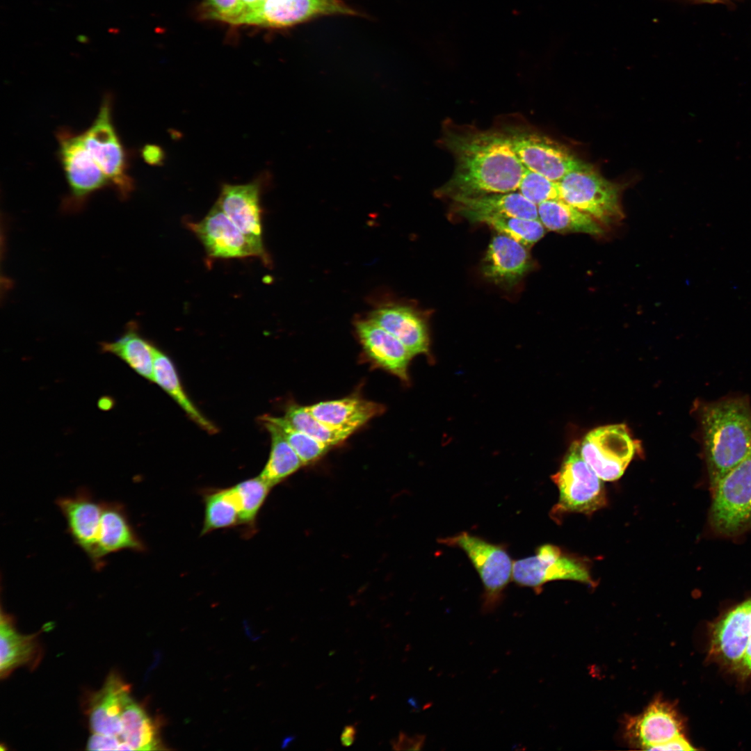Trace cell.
I'll return each instance as SVG.
<instances>
[{
  "label": "cell",
  "mask_w": 751,
  "mask_h": 751,
  "mask_svg": "<svg viewBox=\"0 0 751 751\" xmlns=\"http://www.w3.org/2000/svg\"><path fill=\"white\" fill-rule=\"evenodd\" d=\"M560 198L583 211L604 227L624 218L620 188L588 165L571 171L559 181Z\"/></svg>",
  "instance_id": "obj_6"
},
{
  "label": "cell",
  "mask_w": 751,
  "mask_h": 751,
  "mask_svg": "<svg viewBox=\"0 0 751 751\" xmlns=\"http://www.w3.org/2000/svg\"><path fill=\"white\" fill-rule=\"evenodd\" d=\"M369 319L398 339L414 357L429 355V337L426 325L412 308L387 305L373 311Z\"/></svg>",
  "instance_id": "obj_20"
},
{
  "label": "cell",
  "mask_w": 751,
  "mask_h": 751,
  "mask_svg": "<svg viewBox=\"0 0 751 751\" xmlns=\"http://www.w3.org/2000/svg\"><path fill=\"white\" fill-rule=\"evenodd\" d=\"M442 140L455 165L439 195L453 199L518 190L525 167L504 132L452 128Z\"/></svg>",
  "instance_id": "obj_1"
},
{
  "label": "cell",
  "mask_w": 751,
  "mask_h": 751,
  "mask_svg": "<svg viewBox=\"0 0 751 751\" xmlns=\"http://www.w3.org/2000/svg\"><path fill=\"white\" fill-rule=\"evenodd\" d=\"M271 486L259 475L229 487L238 509L240 524L254 526Z\"/></svg>",
  "instance_id": "obj_32"
},
{
  "label": "cell",
  "mask_w": 751,
  "mask_h": 751,
  "mask_svg": "<svg viewBox=\"0 0 751 751\" xmlns=\"http://www.w3.org/2000/svg\"><path fill=\"white\" fill-rule=\"evenodd\" d=\"M56 503L65 520L68 534L92 563L96 553L103 501L95 499L88 490L82 489L73 495L59 497Z\"/></svg>",
  "instance_id": "obj_14"
},
{
  "label": "cell",
  "mask_w": 751,
  "mask_h": 751,
  "mask_svg": "<svg viewBox=\"0 0 751 751\" xmlns=\"http://www.w3.org/2000/svg\"><path fill=\"white\" fill-rule=\"evenodd\" d=\"M457 211L469 221L479 216L505 215L526 219H538L537 205L519 192L496 193L474 197L452 199Z\"/></svg>",
  "instance_id": "obj_24"
},
{
  "label": "cell",
  "mask_w": 751,
  "mask_h": 751,
  "mask_svg": "<svg viewBox=\"0 0 751 751\" xmlns=\"http://www.w3.org/2000/svg\"><path fill=\"white\" fill-rule=\"evenodd\" d=\"M698 417L711 487L751 451V405L745 396L700 403Z\"/></svg>",
  "instance_id": "obj_2"
},
{
  "label": "cell",
  "mask_w": 751,
  "mask_h": 751,
  "mask_svg": "<svg viewBox=\"0 0 751 751\" xmlns=\"http://www.w3.org/2000/svg\"><path fill=\"white\" fill-rule=\"evenodd\" d=\"M357 729L355 725H348L344 727L341 734V743L344 747L350 746L356 738Z\"/></svg>",
  "instance_id": "obj_41"
},
{
  "label": "cell",
  "mask_w": 751,
  "mask_h": 751,
  "mask_svg": "<svg viewBox=\"0 0 751 751\" xmlns=\"http://www.w3.org/2000/svg\"><path fill=\"white\" fill-rule=\"evenodd\" d=\"M101 350L113 354L135 372L153 382L154 360L156 347L145 339L134 322H129L124 332L112 341L100 343Z\"/></svg>",
  "instance_id": "obj_25"
},
{
  "label": "cell",
  "mask_w": 751,
  "mask_h": 751,
  "mask_svg": "<svg viewBox=\"0 0 751 751\" xmlns=\"http://www.w3.org/2000/svg\"><path fill=\"white\" fill-rule=\"evenodd\" d=\"M293 426L329 446L344 442L354 432L331 427L311 414L305 406L290 403L284 417Z\"/></svg>",
  "instance_id": "obj_34"
},
{
  "label": "cell",
  "mask_w": 751,
  "mask_h": 751,
  "mask_svg": "<svg viewBox=\"0 0 751 751\" xmlns=\"http://www.w3.org/2000/svg\"><path fill=\"white\" fill-rule=\"evenodd\" d=\"M518 190L525 198L536 205L547 200L560 198L558 181H554L526 168Z\"/></svg>",
  "instance_id": "obj_36"
},
{
  "label": "cell",
  "mask_w": 751,
  "mask_h": 751,
  "mask_svg": "<svg viewBox=\"0 0 751 751\" xmlns=\"http://www.w3.org/2000/svg\"><path fill=\"white\" fill-rule=\"evenodd\" d=\"M244 10L243 16L260 6L262 0H239ZM243 18V17H242Z\"/></svg>",
  "instance_id": "obj_45"
},
{
  "label": "cell",
  "mask_w": 751,
  "mask_h": 751,
  "mask_svg": "<svg viewBox=\"0 0 751 751\" xmlns=\"http://www.w3.org/2000/svg\"><path fill=\"white\" fill-rule=\"evenodd\" d=\"M503 132L525 168L554 181L588 165L563 145L528 128L510 127Z\"/></svg>",
  "instance_id": "obj_9"
},
{
  "label": "cell",
  "mask_w": 751,
  "mask_h": 751,
  "mask_svg": "<svg viewBox=\"0 0 751 751\" xmlns=\"http://www.w3.org/2000/svg\"><path fill=\"white\" fill-rule=\"evenodd\" d=\"M529 267L530 258L525 245L503 234L492 238L483 265V273L487 278L498 284L512 285L522 277Z\"/></svg>",
  "instance_id": "obj_21"
},
{
  "label": "cell",
  "mask_w": 751,
  "mask_h": 751,
  "mask_svg": "<svg viewBox=\"0 0 751 751\" xmlns=\"http://www.w3.org/2000/svg\"><path fill=\"white\" fill-rule=\"evenodd\" d=\"M153 382L168 394L201 428L209 433L217 432L214 424L200 412L186 394L170 357L158 348L154 355Z\"/></svg>",
  "instance_id": "obj_28"
},
{
  "label": "cell",
  "mask_w": 751,
  "mask_h": 751,
  "mask_svg": "<svg viewBox=\"0 0 751 751\" xmlns=\"http://www.w3.org/2000/svg\"><path fill=\"white\" fill-rule=\"evenodd\" d=\"M131 699L129 686L116 673H111L90 702L89 724L93 733L120 736L122 714Z\"/></svg>",
  "instance_id": "obj_19"
},
{
  "label": "cell",
  "mask_w": 751,
  "mask_h": 751,
  "mask_svg": "<svg viewBox=\"0 0 751 751\" xmlns=\"http://www.w3.org/2000/svg\"><path fill=\"white\" fill-rule=\"evenodd\" d=\"M748 600L727 613L712 629L711 652L724 662L738 666L750 633Z\"/></svg>",
  "instance_id": "obj_23"
},
{
  "label": "cell",
  "mask_w": 751,
  "mask_h": 751,
  "mask_svg": "<svg viewBox=\"0 0 751 751\" xmlns=\"http://www.w3.org/2000/svg\"><path fill=\"white\" fill-rule=\"evenodd\" d=\"M262 421L270 433L271 447L267 462L259 476L273 487L295 473L304 464L278 427L270 421Z\"/></svg>",
  "instance_id": "obj_30"
},
{
  "label": "cell",
  "mask_w": 751,
  "mask_h": 751,
  "mask_svg": "<svg viewBox=\"0 0 751 751\" xmlns=\"http://www.w3.org/2000/svg\"><path fill=\"white\" fill-rule=\"evenodd\" d=\"M328 15L356 13L341 0H264L246 13L240 24L284 28Z\"/></svg>",
  "instance_id": "obj_13"
},
{
  "label": "cell",
  "mask_w": 751,
  "mask_h": 751,
  "mask_svg": "<svg viewBox=\"0 0 751 751\" xmlns=\"http://www.w3.org/2000/svg\"><path fill=\"white\" fill-rule=\"evenodd\" d=\"M637 446L625 425L613 424L590 431L579 444V451L602 481H613L623 475Z\"/></svg>",
  "instance_id": "obj_11"
},
{
  "label": "cell",
  "mask_w": 751,
  "mask_h": 751,
  "mask_svg": "<svg viewBox=\"0 0 751 751\" xmlns=\"http://www.w3.org/2000/svg\"><path fill=\"white\" fill-rule=\"evenodd\" d=\"M736 668L745 673L751 672V636L750 637L743 656Z\"/></svg>",
  "instance_id": "obj_42"
},
{
  "label": "cell",
  "mask_w": 751,
  "mask_h": 751,
  "mask_svg": "<svg viewBox=\"0 0 751 751\" xmlns=\"http://www.w3.org/2000/svg\"><path fill=\"white\" fill-rule=\"evenodd\" d=\"M122 741L119 736L93 733L89 738L88 750H120Z\"/></svg>",
  "instance_id": "obj_38"
},
{
  "label": "cell",
  "mask_w": 751,
  "mask_h": 751,
  "mask_svg": "<svg viewBox=\"0 0 751 751\" xmlns=\"http://www.w3.org/2000/svg\"><path fill=\"white\" fill-rule=\"evenodd\" d=\"M551 480L559 490L558 502L551 512L556 521L569 512L590 515L606 505L603 481L582 458L579 444L571 446Z\"/></svg>",
  "instance_id": "obj_3"
},
{
  "label": "cell",
  "mask_w": 751,
  "mask_h": 751,
  "mask_svg": "<svg viewBox=\"0 0 751 751\" xmlns=\"http://www.w3.org/2000/svg\"><path fill=\"white\" fill-rule=\"evenodd\" d=\"M439 543L464 551L478 572L484 586L483 611L495 610L512 579L513 562L502 544L490 543L467 532L440 538Z\"/></svg>",
  "instance_id": "obj_7"
},
{
  "label": "cell",
  "mask_w": 751,
  "mask_h": 751,
  "mask_svg": "<svg viewBox=\"0 0 751 751\" xmlns=\"http://www.w3.org/2000/svg\"><path fill=\"white\" fill-rule=\"evenodd\" d=\"M424 741L425 736L423 735L410 736L401 732L397 738L391 741V744L393 750H417L422 748Z\"/></svg>",
  "instance_id": "obj_39"
},
{
  "label": "cell",
  "mask_w": 751,
  "mask_h": 751,
  "mask_svg": "<svg viewBox=\"0 0 751 751\" xmlns=\"http://www.w3.org/2000/svg\"><path fill=\"white\" fill-rule=\"evenodd\" d=\"M537 208L538 219L549 230L593 236H601L605 232V227L595 218L561 198L542 202Z\"/></svg>",
  "instance_id": "obj_26"
},
{
  "label": "cell",
  "mask_w": 751,
  "mask_h": 751,
  "mask_svg": "<svg viewBox=\"0 0 751 751\" xmlns=\"http://www.w3.org/2000/svg\"><path fill=\"white\" fill-rule=\"evenodd\" d=\"M204 516L201 535L240 524L239 515L229 487L211 490L203 496Z\"/></svg>",
  "instance_id": "obj_31"
},
{
  "label": "cell",
  "mask_w": 751,
  "mask_h": 751,
  "mask_svg": "<svg viewBox=\"0 0 751 751\" xmlns=\"http://www.w3.org/2000/svg\"><path fill=\"white\" fill-rule=\"evenodd\" d=\"M81 136L87 150L111 186L121 199H127L134 188V182L128 173L126 151L113 124L110 95L104 97L95 120Z\"/></svg>",
  "instance_id": "obj_5"
},
{
  "label": "cell",
  "mask_w": 751,
  "mask_h": 751,
  "mask_svg": "<svg viewBox=\"0 0 751 751\" xmlns=\"http://www.w3.org/2000/svg\"><path fill=\"white\" fill-rule=\"evenodd\" d=\"M56 137L60 161L70 188L63 207L67 211H77L90 195L111 184L87 150L81 134L62 128Z\"/></svg>",
  "instance_id": "obj_8"
},
{
  "label": "cell",
  "mask_w": 751,
  "mask_h": 751,
  "mask_svg": "<svg viewBox=\"0 0 751 751\" xmlns=\"http://www.w3.org/2000/svg\"><path fill=\"white\" fill-rule=\"evenodd\" d=\"M627 735L636 746L660 750L667 743L684 736L681 722L672 706L663 701L652 703L641 714L631 718Z\"/></svg>",
  "instance_id": "obj_17"
},
{
  "label": "cell",
  "mask_w": 751,
  "mask_h": 751,
  "mask_svg": "<svg viewBox=\"0 0 751 751\" xmlns=\"http://www.w3.org/2000/svg\"><path fill=\"white\" fill-rule=\"evenodd\" d=\"M667 1L675 2L686 5H698V4H713L720 2H723L725 0H665Z\"/></svg>",
  "instance_id": "obj_44"
},
{
  "label": "cell",
  "mask_w": 751,
  "mask_h": 751,
  "mask_svg": "<svg viewBox=\"0 0 751 751\" xmlns=\"http://www.w3.org/2000/svg\"><path fill=\"white\" fill-rule=\"evenodd\" d=\"M261 184L257 180L245 184H223L216 203L245 235L262 241Z\"/></svg>",
  "instance_id": "obj_18"
},
{
  "label": "cell",
  "mask_w": 751,
  "mask_h": 751,
  "mask_svg": "<svg viewBox=\"0 0 751 751\" xmlns=\"http://www.w3.org/2000/svg\"><path fill=\"white\" fill-rule=\"evenodd\" d=\"M142 155L146 162L154 165H161L165 158L163 150L155 145H145L143 149Z\"/></svg>",
  "instance_id": "obj_40"
},
{
  "label": "cell",
  "mask_w": 751,
  "mask_h": 751,
  "mask_svg": "<svg viewBox=\"0 0 751 751\" xmlns=\"http://www.w3.org/2000/svg\"><path fill=\"white\" fill-rule=\"evenodd\" d=\"M470 221L485 223L499 234H505L525 246L535 243L545 234V227L539 219H526L505 215H484L476 216Z\"/></svg>",
  "instance_id": "obj_33"
},
{
  "label": "cell",
  "mask_w": 751,
  "mask_h": 751,
  "mask_svg": "<svg viewBox=\"0 0 751 751\" xmlns=\"http://www.w3.org/2000/svg\"><path fill=\"white\" fill-rule=\"evenodd\" d=\"M713 529L734 535L751 527V451L711 488Z\"/></svg>",
  "instance_id": "obj_4"
},
{
  "label": "cell",
  "mask_w": 751,
  "mask_h": 751,
  "mask_svg": "<svg viewBox=\"0 0 751 751\" xmlns=\"http://www.w3.org/2000/svg\"><path fill=\"white\" fill-rule=\"evenodd\" d=\"M142 539L133 527L124 506L117 501H103L95 558L91 563L96 570L106 565L111 554L129 550L145 551Z\"/></svg>",
  "instance_id": "obj_16"
},
{
  "label": "cell",
  "mask_w": 751,
  "mask_h": 751,
  "mask_svg": "<svg viewBox=\"0 0 751 751\" xmlns=\"http://www.w3.org/2000/svg\"><path fill=\"white\" fill-rule=\"evenodd\" d=\"M189 229L213 258L231 259L266 256L262 241L243 234L216 203L200 221L188 223Z\"/></svg>",
  "instance_id": "obj_12"
},
{
  "label": "cell",
  "mask_w": 751,
  "mask_h": 751,
  "mask_svg": "<svg viewBox=\"0 0 751 751\" xmlns=\"http://www.w3.org/2000/svg\"><path fill=\"white\" fill-rule=\"evenodd\" d=\"M115 405L114 400L108 396H102L97 402L98 407L103 411H108L111 410Z\"/></svg>",
  "instance_id": "obj_43"
},
{
  "label": "cell",
  "mask_w": 751,
  "mask_h": 751,
  "mask_svg": "<svg viewBox=\"0 0 751 751\" xmlns=\"http://www.w3.org/2000/svg\"><path fill=\"white\" fill-rule=\"evenodd\" d=\"M122 732L120 738L131 750H155L161 749L157 722L132 698L122 714Z\"/></svg>",
  "instance_id": "obj_29"
},
{
  "label": "cell",
  "mask_w": 751,
  "mask_h": 751,
  "mask_svg": "<svg viewBox=\"0 0 751 751\" xmlns=\"http://www.w3.org/2000/svg\"><path fill=\"white\" fill-rule=\"evenodd\" d=\"M37 634L24 635L14 627L11 617L1 612L0 621V673L1 678L28 664L38 652Z\"/></svg>",
  "instance_id": "obj_27"
},
{
  "label": "cell",
  "mask_w": 751,
  "mask_h": 751,
  "mask_svg": "<svg viewBox=\"0 0 751 751\" xmlns=\"http://www.w3.org/2000/svg\"><path fill=\"white\" fill-rule=\"evenodd\" d=\"M206 16L232 24H240L244 10L239 0H207Z\"/></svg>",
  "instance_id": "obj_37"
},
{
  "label": "cell",
  "mask_w": 751,
  "mask_h": 751,
  "mask_svg": "<svg viewBox=\"0 0 751 751\" xmlns=\"http://www.w3.org/2000/svg\"><path fill=\"white\" fill-rule=\"evenodd\" d=\"M355 330L365 357L374 366L409 381L408 367L414 356L398 339L369 318L357 321Z\"/></svg>",
  "instance_id": "obj_15"
},
{
  "label": "cell",
  "mask_w": 751,
  "mask_h": 751,
  "mask_svg": "<svg viewBox=\"0 0 751 751\" xmlns=\"http://www.w3.org/2000/svg\"><path fill=\"white\" fill-rule=\"evenodd\" d=\"M261 420L274 423L280 430L287 442L298 454L304 465L312 463L328 452L330 446L317 441L293 426L284 417L264 416Z\"/></svg>",
  "instance_id": "obj_35"
},
{
  "label": "cell",
  "mask_w": 751,
  "mask_h": 751,
  "mask_svg": "<svg viewBox=\"0 0 751 751\" xmlns=\"http://www.w3.org/2000/svg\"><path fill=\"white\" fill-rule=\"evenodd\" d=\"M305 407L325 424L353 432L384 412L382 405L356 396L321 401Z\"/></svg>",
  "instance_id": "obj_22"
},
{
  "label": "cell",
  "mask_w": 751,
  "mask_h": 751,
  "mask_svg": "<svg viewBox=\"0 0 751 751\" xmlns=\"http://www.w3.org/2000/svg\"><path fill=\"white\" fill-rule=\"evenodd\" d=\"M512 579L519 586L532 588L540 593L550 581L572 580L594 585L584 560L568 555L554 544L538 547L535 555L513 562Z\"/></svg>",
  "instance_id": "obj_10"
}]
</instances>
